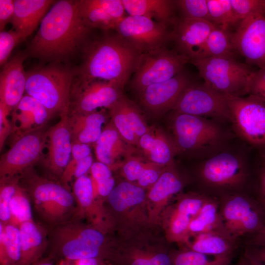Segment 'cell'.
Returning <instances> with one entry per match:
<instances>
[{"instance_id": "cell-1", "label": "cell", "mask_w": 265, "mask_h": 265, "mask_svg": "<svg viewBox=\"0 0 265 265\" xmlns=\"http://www.w3.org/2000/svg\"><path fill=\"white\" fill-rule=\"evenodd\" d=\"M90 29L81 18L79 0L56 1L41 21L29 53L45 62L65 61L84 43Z\"/></svg>"}, {"instance_id": "cell-2", "label": "cell", "mask_w": 265, "mask_h": 265, "mask_svg": "<svg viewBox=\"0 0 265 265\" xmlns=\"http://www.w3.org/2000/svg\"><path fill=\"white\" fill-rule=\"evenodd\" d=\"M140 55L118 34L106 36L85 47L76 77L86 80L116 81L125 86L133 74Z\"/></svg>"}, {"instance_id": "cell-3", "label": "cell", "mask_w": 265, "mask_h": 265, "mask_svg": "<svg viewBox=\"0 0 265 265\" xmlns=\"http://www.w3.org/2000/svg\"><path fill=\"white\" fill-rule=\"evenodd\" d=\"M76 70L52 63L26 72V92L40 102L52 117L68 114Z\"/></svg>"}, {"instance_id": "cell-4", "label": "cell", "mask_w": 265, "mask_h": 265, "mask_svg": "<svg viewBox=\"0 0 265 265\" xmlns=\"http://www.w3.org/2000/svg\"><path fill=\"white\" fill-rule=\"evenodd\" d=\"M50 233L51 249L48 255L52 260L78 261L97 258L105 242L101 232L85 227L70 219L52 227Z\"/></svg>"}, {"instance_id": "cell-5", "label": "cell", "mask_w": 265, "mask_h": 265, "mask_svg": "<svg viewBox=\"0 0 265 265\" xmlns=\"http://www.w3.org/2000/svg\"><path fill=\"white\" fill-rule=\"evenodd\" d=\"M26 171L23 172L26 176L25 188L41 218L52 227L70 220L76 212L73 193L61 184Z\"/></svg>"}, {"instance_id": "cell-6", "label": "cell", "mask_w": 265, "mask_h": 265, "mask_svg": "<svg viewBox=\"0 0 265 265\" xmlns=\"http://www.w3.org/2000/svg\"><path fill=\"white\" fill-rule=\"evenodd\" d=\"M173 112L172 129L177 152L209 154L223 143L225 134L214 122L206 117Z\"/></svg>"}, {"instance_id": "cell-7", "label": "cell", "mask_w": 265, "mask_h": 265, "mask_svg": "<svg viewBox=\"0 0 265 265\" xmlns=\"http://www.w3.org/2000/svg\"><path fill=\"white\" fill-rule=\"evenodd\" d=\"M197 69L204 82L225 94L247 95L249 80L255 72L250 65L234 58L210 57L189 61Z\"/></svg>"}, {"instance_id": "cell-8", "label": "cell", "mask_w": 265, "mask_h": 265, "mask_svg": "<svg viewBox=\"0 0 265 265\" xmlns=\"http://www.w3.org/2000/svg\"><path fill=\"white\" fill-rule=\"evenodd\" d=\"M225 96L235 132L260 155L265 156V101L250 94L244 97Z\"/></svg>"}, {"instance_id": "cell-9", "label": "cell", "mask_w": 265, "mask_h": 265, "mask_svg": "<svg viewBox=\"0 0 265 265\" xmlns=\"http://www.w3.org/2000/svg\"><path fill=\"white\" fill-rule=\"evenodd\" d=\"M189 59L176 50L163 47L141 54L131 80L138 94L147 86L167 80L183 71Z\"/></svg>"}, {"instance_id": "cell-10", "label": "cell", "mask_w": 265, "mask_h": 265, "mask_svg": "<svg viewBox=\"0 0 265 265\" xmlns=\"http://www.w3.org/2000/svg\"><path fill=\"white\" fill-rule=\"evenodd\" d=\"M116 81L86 80L75 77L71 86L68 115L84 114L98 108H108L124 94Z\"/></svg>"}, {"instance_id": "cell-11", "label": "cell", "mask_w": 265, "mask_h": 265, "mask_svg": "<svg viewBox=\"0 0 265 265\" xmlns=\"http://www.w3.org/2000/svg\"><path fill=\"white\" fill-rule=\"evenodd\" d=\"M173 111L230 121L231 116L225 94L207 85L189 84L183 92L173 109Z\"/></svg>"}, {"instance_id": "cell-12", "label": "cell", "mask_w": 265, "mask_h": 265, "mask_svg": "<svg viewBox=\"0 0 265 265\" xmlns=\"http://www.w3.org/2000/svg\"><path fill=\"white\" fill-rule=\"evenodd\" d=\"M114 30L140 54L165 47L171 40L167 25L142 16H126Z\"/></svg>"}, {"instance_id": "cell-13", "label": "cell", "mask_w": 265, "mask_h": 265, "mask_svg": "<svg viewBox=\"0 0 265 265\" xmlns=\"http://www.w3.org/2000/svg\"><path fill=\"white\" fill-rule=\"evenodd\" d=\"M46 133L39 129L20 136L0 159V181L13 180L38 160L45 146Z\"/></svg>"}, {"instance_id": "cell-14", "label": "cell", "mask_w": 265, "mask_h": 265, "mask_svg": "<svg viewBox=\"0 0 265 265\" xmlns=\"http://www.w3.org/2000/svg\"><path fill=\"white\" fill-rule=\"evenodd\" d=\"M220 212L225 230L234 239L246 234L255 233L265 225L262 207L245 196L228 197Z\"/></svg>"}, {"instance_id": "cell-15", "label": "cell", "mask_w": 265, "mask_h": 265, "mask_svg": "<svg viewBox=\"0 0 265 265\" xmlns=\"http://www.w3.org/2000/svg\"><path fill=\"white\" fill-rule=\"evenodd\" d=\"M231 42L235 51L245 59L249 65L265 68V14L251 15L241 20Z\"/></svg>"}, {"instance_id": "cell-16", "label": "cell", "mask_w": 265, "mask_h": 265, "mask_svg": "<svg viewBox=\"0 0 265 265\" xmlns=\"http://www.w3.org/2000/svg\"><path fill=\"white\" fill-rule=\"evenodd\" d=\"M203 181L214 187H235L242 184L247 176L244 159L231 152L216 153L204 160L200 168Z\"/></svg>"}, {"instance_id": "cell-17", "label": "cell", "mask_w": 265, "mask_h": 265, "mask_svg": "<svg viewBox=\"0 0 265 265\" xmlns=\"http://www.w3.org/2000/svg\"><path fill=\"white\" fill-rule=\"evenodd\" d=\"M48 151L44 165L53 177L60 179L69 162L72 140L68 114L46 132Z\"/></svg>"}, {"instance_id": "cell-18", "label": "cell", "mask_w": 265, "mask_h": 265, "mask_svg": "<svg viewBox=\"0 0 265 265\" xmlns=\"http://www.w3.org/2000/svg\"><path fill=\"white\" fill-rule=\"evenodd\" d=\"M192 82L183 71L172 78L146 87L138 94L141 106L154 114L173 109L180 96Z\"/></svg>"}, {"instance_id": "cell-19", "label": "cell", "mask_w": 265, "mask_h": 265, "mask_svg": "<svg viewBox=\"0 0 265 265\" xmlns=\"http://www.w3.org/2000/svg\"><path fill=\"white\" fill-rule=\"evenodd\" d=\"M172 24L171 40L175 44V50L189 60L197 57L210 33L216 26L206 20L183 17L175 19Z\"/></svg>"}, {"instance_id": "cell-20", "label": "cell", "mask_w": 265, "mask_h": 265, "mask_svg": "<svg viewBox=\"0 0 265 265\" xmlns=\"http://www.w3.org/2000/svg\"><path fill=\"white\" fill-rule=\"evenodd\" d=\"M81 18L90 29H114L125 15L122 0H79Z\"/></svg>"}, {"instance_id": "cell-21", "label": "cell", "mask_w": 265, "mask_h": 265, "mask_svg": "<svg viewBox=\"0 0 265 265\" xmlns=\"http://www.w3.org/2000/svg\"><path fill=\"white\" fill-rule=\"evenodd\" d=\"M26 55L19 53L3 66L0 75V103L10 111L17 106L26 91V72L23 62Z\"/></svg>"}, {"instance_id": "cell-22", "label": "cell", "mask_w": 265, "mask_h": 265, "mask_svg": "<svg viewBox=\"0 0 265 265\" xmlns=\"http://www.w3.org/2000/svg\"><path fill=\"white\" fill-rule=\"evenodd\" d=\"M94 147L98 161L109 168L122 159L126 160L134 152L133 147L124 140L111 120L94 143Z\"/></svg>"}, {"instance_id": "cell-23", "label": "cell", "mask_w": 265, "mask_h": 265, "mask_svg": "<svg viewBox=\"0 0 265 265\" xmlns=\"http://www.w3.org/2000/svg\"><path fill=\"white\" fill-rule=\"evenodd\" d=\"M21 257L17 265H31L42 258L49 246L48 232L31 220L19 226Z\"/></svg>"}, {"instance_id": "cell-24", "label": "cell", "mask_w": 265, "mask_h": 265, "mask_svg": "<svg viewBox=\"0 0 265 265\" xmlns=\"http://www.w3.org/2000/svg\"><path fill=\"white\" fill-rule=\"evenodd\" d=\"M137 148L148 160L159 165H171L177 150L171 140L159 128L150 126L138 140Z\"/></svg>"}, {"instance_id": "cell-25", "label": "cell", "mask_w": 265, "mask_h": 265, "mask_svg": "<svg viewBox=\"0 0 265 265\" xmlns=\"http://www.w3.org/2000/svg\"><path fill=\"white\" fill-rule=\"evenodd\" d=\"M56 1L51 0H15L11 21L14 30L24 40L36 28L50 6Z\"/></svg>"}, {"instance_id": "cell-26", "label": "cell", "mask_w": 265, "mask_h": 265, "mask_svg": "<svg viewBox=\"0 0 265 265\" xmlns=\"http://www.w3.org/2000/svg\"><path fill=\"white\" fill-rule=\"evenodd\" d=\"M12 113L15 127L18 124L16 130L23 134L41 128L51 118L46 108L27 94L23 96Z\"/></svg>"}, {"instance_id": "cell-27", "label": "cell", "mask_w": 265, "mask_h": 265, "mask_svg": "<svg viewBox=\"0 0 265 265\" xmlns=\"http://www.w3.org/2000/svg\"><path fill=\"white\" fill-rule=\"evenodd\" d=\"M72 142L94 143L100 137L102 126L106 122L104 111L84 114L68 115Z\"/></svg>"}, {"instance_id": "cell-28", "label": "cell", "mask_w": 265, "mask_h": 265, "mask_svg": "<svg viewBox=\"0 0 265 265\" xmlns=\"http://www.w3.org/2000/svg\"><path fill=\"white\" fill-rule=\"evenodd\" d=\"M129 15L142 16L156 22L168 25L175 20L174 0H122Z\"/></svg>"}, {"instance_id": "cell-29", "label": "cell", "mask_w": 265, "mask_h": 265, "mask_svg": "<svg viewBox=\"0 0 265 265\" xmlns=\"http://www.w3.org/2000/svg\"><path fill=\"white\" fill-rule=\"evenodd\" d=\"M234 239L225 232L199 234L195 235L191 250L209 255L230 256L234 247Z\"/></svg>"}, {"instance_id": "cell-30", "label": "cell", "mask_w": 265, "mask_h": 265, "mask_svg": "<svg viewBox=\"0 0 265 265\" xmlns=\"http://www.w3.org/2000/svg\"><path fill=\"white\" fill-rule=\"evenodd\" d=\"M208 198L196 195L183 198L178 204L170 225L175 237H179L188 232L192 219L197 214Z\"/></svg>"}, {"instance_id": "cell-31", "label": "cell", "mask_w": 265, "mask_h": 265, "mask_svg": "<svg viewBox=\"0 0 265 265\" xmlns=\"http://www.w3.org/2000/svg\"><path fill=\"white\" fill-rule=\"evenodd\" d=\"M212 231L227 232L217 204L208 198L197 214L191 221L188 232L197 235Z\"/></svg>"}, {"instance_id": "cell-32", "label": "cell", "mask_w": 265, "mask_h": 265, "mask_svg": "<svg viewBox=\"0 0 265 265\" xmlns=\"http://www.w3.org/2000/svg\"><path fill=\"white\" fill-rule=\"evenodd\" d=\"M21 257L19 226L11 222H0V265H17Z\"/></svg>"}, {"instance_id": "cell-33", "label": "cell", "mask_w": 265, "mask_h": 265, "mask_svg": "<svg viewBox=\"0 0 265 265\" xmlns=\"http://www.w3.org/2000/svg\"><path fill=\"white\" fill-rule=\"evenodd\" d=\"M231 34L229 30L215 26L208 36L200 53L192 59L210 57L234 58L235 51L232 44Z\"/></svg>"}, {"instance_id": "cell-34", "label": "cell", "mask_w": 265, "mask_h": 265, "mask_svg": "<svg viewBox=\"0 0 265 265\" xmlns=\"http://www.w3.org/2000/svg\"><path fill=\"white\" fill-rule=\"evenodd\" d=\"M108 196L109 203L113 209L122 212L129 207L141 203L145 198V192L139 186L124 182L114 187Z\"/></svg>"}, {"instance_id": "cell-35", "label": "cell", "mask_w": 265, "mask_h": 265, "mask_svg": "<svg viewBox=\"0 0 265 265\" xmlns=\"http://www.w3.org/2000/svg\"><path fill=\"white\" fill-rule=\"evenodd\" d=\"M207 4L212 23L215 26L229 30L239 24L230 0H207Z\"/></svg>"}, {"instance_id": "cell-36", "label": "cell", "mask_w": 265, "mask_h": 265, "mask_svg": "<svg viewBox=\"0 0 265 265\" xmlns=\"http://www.w3.org/2000/svg\"><path fill=\"white\" fill-rule=\"evenodd\" d=\"M11 222L19 226L25 222L33 220L31 199L25 188L18 184L10 203Z\"/></svg>"}, {"instance_id": "cell-37", "label": "cell", "mask_w": 265, "mask_h": 265, "mask_svg": "<svg viewBox=\"0 0 265 265\" xmlns=\"http://www.w3.org/2000/svg\"><path fill=\"white\" fill-rule=\"evenodd\" d=\"M182 187V183L176 174L167 170L162 173L154 184L149 197L154 202L162 201L179 192Z\"/></svg>"}, {"instance_id": "cell-38", "label": "cell", "mask_w": 265, "mask_h": 265, "mask_svg": "<svg viewBox=\"0 0 265 265\" xmlns=\"http://www.w3.org/2000/svg\"><path fill=\"white\" fill-rule=\"evenodd\" d=\"M121 97L107 108L111 118L110 120L124 140L129 145L137 147L139 138L135 134L130 125Z\"/></svg>"}, {"instance_id": "cell-39", "label": "cell", "mask_w": 265, "mask_h": 265, "mask_svg": "<svg viewBox=\"0 0 265 265\" xmlns=\"http://www.w3.org/2000/svg\"><path fill=\"white\" fill-rule=\"evenodd\" d=\"M76 211L90 213L93 209L94 194L91 178L83 175L77 179L73 186Z\"/></svg>"}, {"instance_id": "cell-40", "label": "cell", "mask_w": 265, "mask_h": 265, "mask_svg": "<svg viewBox=\"0 0 265 265\" xmlns=\"http://www.w3.org/2000/svg\"><path fill=\"white\" fill-rule=\"evenodd\" d=\"M230 256H216L189 250L179 254L175 265H228Z\"/></svg>"}, {"instance_id": "cell-41", "label": "cell", "mask_w": 265, "mask_h": 265, "mask_svg": "<svg viewBox=\"0 0 265 265\" xmlns=\"http://www.w3.org/2000/svg\"><path fill=\"white\" fill-rule=\"evenodd\" d=\"M90 170L93 178L91 179L96 186L97 192L102 196H108L115 185L110 168L98 161L93 163Z\"/></svg>"}, {"instance_id": "cell-42", "label": "cell", "mask_w": 265, "mask_h": 265, "mask_svg": "<svg viewBox=\"0 0 265 265\" xmlns=\"http://www.w3.org/2000/svg\"><path fill=\"white\" fill-rule=\"evenodd\" d=\"M121 100L130 125L137 137L139 138L149 130L139 107L124 94Z\"/></svg>"}, {"instance_id": "cell-43", "label": "cell", "mask_w": 265, "mask_h": 265, "mask_svg": "<svg viewBox=\"0 0 265 265\" xmlns=\"http://www.w3.org/2000/svg\"><path fill=\"white\" fill-rule=\"evenodd\" d=\"M174 3L176 7L181 11L183 17L212 23L207 0H174Z\"/></svg>"}, {"instance_id": "cell-44", "label": "cell", "mask_w": 265, "mask_h": 265, "mask_svg": "<svg viewBox=\"0 0 265 265\" xmlns=\"http://www.w3.org/2000/svg\"><path fill=\"white\" fill-rule=\"evenodd\" d=\"M72 159L69 161L60 180V184L69 189V183L73 177V173L77 163L81 159L91 155L88 144L72 142Z\"/></svg>"}, {"instance_id": "cell-45", "label": "cell", "mask_w": 265, "mask_h": 265, "mask_svg": "<svg viewBox=\"0 0 265 265\" xmlns=\"http://www.w3.org/2000/svg\"><path fill=\"white\" fill-rule=\"evenodd\" d=\"M236 16L240 22L255 14H265V0H230Z\"/></svg>"}, {"instance_id": "cell-46", "label": "cell", "mask_w": 265, "mask_h": 265, "mask_svg": "<svg viewBox=\"0 0 265 265\" xmlns=\"http://www.w3.org/2000/svg\"><path fill=\"white\" fill-rule=\"evenodd\" d=\"M18 179L0 183V220L3 224L9 223L10 220V203L14 194Z\"/></svg>"}, {"instance_id": "cell-47", "label": "cell", "mask_w": 265, "mask_h": 265, "mask_svg": "<svg viewBox=\"0 0 265 265\" xmlns=\"http://www.w3.org/2000/svg\"><path fill=\"white\" fill-rule=\"evenodd\" d=\"M23 41L22 36L14 29L0 32V65L3 66L14 48Z\"/></svg>"}, {"instance_id": "cell-48", "label": "cell", "mask_w": 265, "mask_h": 265, "mask_svg": "<svg viewBox=\"0 0 265 265\" xmlns=\"http://www.w3.org/2000/svg\"><path fill=\"white\" fill-rule=\"evenodd\" d=\"M140 158L132 156L125 161L123 171L126 178L130 181L137 180L150 163H144Z\"/></svg>"}, {"instance_id": "cell-49", "label": "cell", "mask_w": 265, "mask_h": 265, "mask_svg": "<svg viewBox=\"0 0 265 265\" xmlns=\"http://www.w3.org/2000/svg\"><path fill=\"white\" fill-rule=\"evenodd\" d=\"M259 97L265 101V68L255 71L247 87V95Z\"/></svg>"}, {"instance_id": "cell-50", "label": "cell", "mask_w": 265, "mask_h": 265, "mask_svg": "<svg viewBox=\"0 0 265 265\" xmlns=\"http://www.w3.org/2000/svg\"><path fill=\"white\" fill-rule=\"evenodd\" d=\"M11 111L2 103H0V149L10 133L11 125L8 116Z\"/></svg>"}, {"instance_id": "cell-51", "label": "cell", "mask_w": 265, "mask_h": 265, "mask_svg": "<svg viewBox=\"0 0 265 265\" xmlns=\"http://www.w3.org/2000/svg\"><path fill=\"white\" fill-rule=\"evenodd\" d=\"M13 0H0V30L3 31L5 26L11 23L14 13Z\"/></svg>"}, {"instance_id": "cell-52", "label": "cell", "mask_w": 265, "mask_h": 265, "mask_svg": "<svg viewBox=\"0 0 265 265\" xmlns=\"http://www.w3.org/2000/svg\"><path fill=\"white\" fill-rule=\"evenodd\" d=\"M156 164L151 162L138 179L137 181L140 186H147L155 184L157 181L159 176L157 170L153 167Z\"/></svg>"}, {"instance_id": "cell-53", "label": "cell", "mask_w": 265, "mask_h": 265, "mask_svg": "<svg viewBox=\"0 0 265 265\" xmlns=\"http://www.w3.org/2000/svg\"><path fill=\"white\" fill-rule=\"evenodd\" d=\"M246 259L252 265H265V245L251 249L247 254Z\"/></svg>"}, {"instance_id": "cell-54", "label": "cell", "mask_w": 265, "mask_h": 265, "mask_svg": "<svg viewBox=\"0 0 265 265\" xmlns=\"http://www.w3.org/2000/svg\"><path fill=\"white\" fill-rule=\"evenodd\" d=\"M259 172V190L261 207L265 213V156H261Z\"/></svg>"}, {"instance_id": "cell-55", "label": "cell", "mask_w": 265, "mask_h": 265, "mask_svg": "<svg viewBox=\"0 0 265 265\" xmlns=\"http://www.w3.org/2000/svg\"><path fill=\"white\" fill-rule=\"evenodd\" d=\"M93 164L91 155L80 160L77 164L73 173V177L76 179L84 175Z\"/></svg>"}, {"instance_id": "cell-56", "label": "cell", "mask_w": 265, "mask_h": 265, "mask_svg": "<svg viewBox=\"0 0 265 265\" xmlns=\"http://www.w3.org/2000/svg\"><path fill=\"white\" fill-rule=\"evenodd\" d=\"M150 261L152 265H171L169 257L163 253L154 256Z\"/></svg>"}, {"instance_id": "cell-57", "label": "cell", "mask_w": 265, "mask_h": 265, "mask_svg": "<svg viewBox=\"0 0 265 265\" xmlns=\"http://www.w3.org/2000/svg\"><path fill=\"white\" fill-rule=\"evenodd\" d=\"M252 244L255 246L265 245V225L255 233V236L252 239Z\"/></svg>"}, {"instance_id": "cell-58", "label": "cell", "mask_w": 265, "mask_h": 265, "mask_svg": "<svg viewBox=\"0 0 265 265\" xmlns=\"http://www.w3.org/2000/svg\"><path fill=\"white\" fill-rule=\"evenodd\" d=\"M77 265H98V262L97 258L84 259L77 261Z\"/></svg>"}, {"instance_id": "cell-59", "label": "cell", "mask_w": 265, "mask_h": 265, "mask_svg": "<svg viewBox=\"0 0 265 265\" xmlns=\"http://www.w3.org/2000/svg\"><path fill=\"white\" fill-rule=\"evenodd\" d=\"M31 265H53V260L49 257L42 258Z\"/></svg>"}, {"instance_id": "cell-60", "label": "cell", "mask_w": 265, "mask_h": 265, "mask_svg": "<svg viewBox=\"0 0 265 265\" xmlns=\"http://www.w3.org/2000/svg\"><path fill=\"white\" fill-rule=\"evenodd\" d=\"M132 265H152L150 260L138 259L135 260Z\"/></svg>"}, {"instance_id": "cell-61", "label": "cell", "mask_w": 265, "mask_h": 265, "mask_svg": "<svg viewBox=\"0 0 265 265\" xmlns=\"http://www.w3.org/2000/svg\"><path fill=\"white\" fill-rule=\"evenodd\" d=\"M62 262H60V264L59 265H70V264L69 263V261L68 260H61ZM77 264H76V265Z\"/></svg>"}, {"instance_id": "cell-62", "label": "cell", "mask_w": 265, "mask_h": 265, "mask_svg": "<svg viewBox=\"0 0 265 265\" xmlns=\"http://www.w3.org/2000/svg\"><path fill=\"white\" fill-rule=\"evenodd\" d=\"M241 265H252V264L246 259V261L243 262V264H241Z\"/></svg>"}]
</instances>
